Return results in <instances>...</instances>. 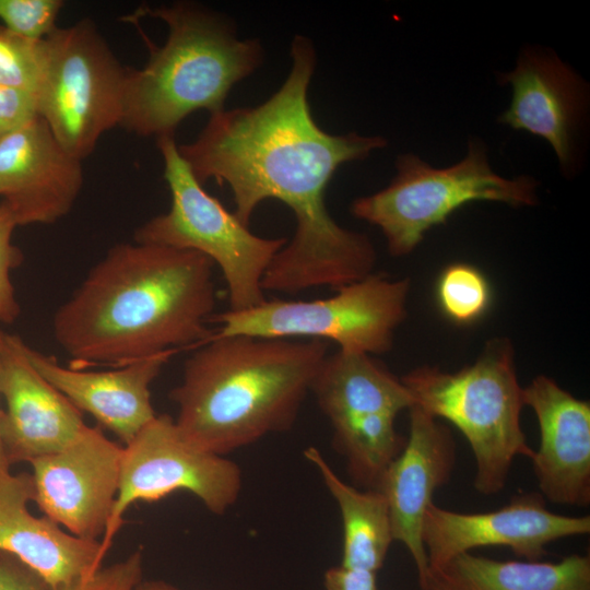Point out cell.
I'll return each instance as SVG.
<instances>
[{"label": "cell", "instance_id": "31", "mask_svg": "<svg viewBox=\"0 0 590 590\" xmlns=\"http://www.w3.org/2000/svg\"><path fill=\"white\" fill-rule=\"evenodd\" d=\"M377 573L335 566L323 576L326 590H377Z\"/></svg>", "mask_w": 590, "mask_h": 590}, {"label": "cell", "instance_id": "3", "mask_svg": "<svg viewBox=\"0 0 590 590\" xmlns=\"http://www.w3.org/2000/svg\"><path fill=\"white\" fill-rule=\"evenodd\" d=\"M328 355L320 340L212 334L169 392L193 445L221 456L288 429Z\"/></svg>", "mask_w": 590, "mask_h": 590}, {"label": "cell", "instance_id": "26", "mask_svg": "<svg viewBox=\"0 0 590 590\" xmlns=\"http://www.w3.org/2000/svg\"><path fill=\"white\" fill-rule=\"evenodd\" d=\"M62 7L60 0H0V20L10 31L39 40L57 30Z\"/></svg>", "mask_w": 590, "mask_h": 590}, {"label": "cell", "instance_id": "2", "mask_svg": "<svg viewBox=\"0 0 590 590\" xmlns=\"http://www.w3.org/2000/svg\"><path fill=\"white\" fill-rule=\"evenodd\" d=\"M214 268L191 250L117 244L55 311L54 338L75 368L200 345L213 334Z\"/></svg>", "mask_w": 590, "mask_h": 590}, {"label": "cell", "instance_id": "9", "mask_svg": "<svg viewBox=\"0 0 590 590\" xmlns=\"http://www.w3.org/2000/svg\"><path fill=\"white\" fill-rule=\"evenodd\" d=\"M45 42L38 113L62 148L82 161L104 132L121 123L127 67L90 20L57 27Z\"/></svg>", "mask_w": 590, "mask_h": 590}, {"label": "cell", "instance_id": "30", "mask_svg": "<svg viewBox=\"0 0 590 590\" xmlns=\"http://www.w3.org/2000/svg\"><path fill=\"white\" fill-rule=\"evenodd\" d=\"M0 590H54L35 570L0 551Z\"/></svg>", "mask_w": 590, "mask_h": 590}, {"label": "cell", "instance_id": "5", "mask_svg": "<svg viewBox=\"0 0 590 590\" xmlns=\"http://www.w3.org/2000/svg\"><path fill=\"white\" fill-rule=\"evenodd\" d=\"M401 381L413 405L450 422L465 437L475 459L479 493L497 494L507 483L514 460L532 458L534 450L520 424L523 388L507 338L489 340L472 365L456 373L422 366Z\"/></svg>", "mask_w": 590, "mask_h": 590}, {"label": "cell", "instance_id": "12", "mask_svg": "<svg viewBox=\"0 0 590 590\" xmlns=\"http://www.w3.org/2000/svg\"><path fill=\"white\" fill-rule=\"evenodd\" d=\"M589 532L590 516L553 512L540 493H522L488 512H458L432 503L422 540L429 569L482 546H506L524 560H541L550 543Z\"/></svg>", "mask_w": 590, "mask_h": 590}, {"label": "cell", "instance_id": "10", "mask_svg": "<svg viewBox=\"0 0 590 590\" xmlns=\"http://www.w3.org/2000/svg\"><path fill=\"white\" fill-rule=\"evenodd\" d=\"M240 468L225 456L189 441L175 418L156 415L123 447L119 486L102 538L106 554L125 511L135 502H157L178 491L194 495L214 515L225 514L238 499Z\"/></svg>", "mask_w": 590, "mask_h": 590}, {"label": "cell", "instance_id": "33", "mask_svg": "<svg viewBox=\"0 0 590 590\" xmlns=\"http://www.w3.org/2000/svg\"><path fill=\"white\" fill-rule=\"evenodd\" d=\"M3 330L0 326V342L2 337ZM1 397V394H0ZM2 417H3V410L0 408V471H9L10 470V463L7 459L3 442H2V436H1V424H2Z\"/></svg>", "mask_w": 590, "mask_h": 590}, {"label": "cell", "instance_id": "19", "mask_svg": "<svg viewBox=\"0 0 590 590\" xmlns=\"http://www.w3.org/2000/svg\"><path fill=\"white\" fill-rule=\"evenodd\" d=\"M34 484L30 473L0 471V551L39 574L54 590L95 574L105 553L99 541L78 538L46 516L27 509Z\"/></svg>", "mask_w": 590, "mask_h": 590}, {"label": "cell", "instance_id": "1", "mask_svg": "<svg viewBox=\"0 0 590 590\" xmlns=\"http://www.w3.org/2000/svg\"><path fill=\"white\" fill-rule=\"evenodd\" d=\"M291 70L267 101L253 107L211 114L198 138L178 145L202 184L227 185L235 214L246 225L260 203L278 200L295 217L293 237L275 255L264 292L297 294L316 287L337 290L374 273L375 247L363 233L339 225L324 196L337 169L387 146L380 135L331 134L316 122L308 90L317 63L312 42L296 35Z\"/></svg>", "mask_w": 590, "mask_h": 590}, {"label": "cell", "instance_id": "25", "mask_svg": "<svg viewBox=\"0 0 590 590\" xmlns=\"http://www.w3.org/2000/svg\"><path fill=\"white\" fill-rule=\"evenodd\" d=\"M47 62L44 39H31L0 25V84L37 94Z\"/></svg>", "mask_w": 590, "mask_h": 590}, {"label": "cell", "instance_id": "11", "mask_svg": "<svg viewBox=\"0 0 590 590\" xmlns=\"http://www.w3.org/2000/svg\"><path fill=\"white\" fill-rule=\"evenodd\" d=\"M123 447L86 426L62 450L32 460L33 500L78 538L98 541L116 502Z\"/></svg>", "mask_w": 590, "mask_h": 590}, {"label": "cell", "instance_id": "17", "mask_svg": "<svg viewBox=\"0 0 590 590\" xmlns=\"http://www.w3.org/2000/svg\"><path fill=\"white\" fill-rule=\"evenodd\" d=\"M498 79L512 88L510 105L499 122L547 141L562 169L568 170L586 108L585 82L555 54L536 48L523 49L515 69Z\"/></svg>", "mask_w": 590, "mask_h": 590}, {"label": "cell", "instance_id": "16", "mask_svg": "<svg viewBox=\"0 0 590 590\" xmlns=\"http://www.w3.org/2000/svg\"><path fill=\"white\" fill-rule=\"evenodd\" d=\"M523 403L534 412L540 445L532 469L540 494L573 507L590 505V403L575 398L553 378L536 376L523 388Z\"/></svg>", "mask_w": 590, "mask_h": 590}, {"label": "cell", "instance_id": "29", "mask_svg": "<svg viewBox=\"0 0 590 590\" xmlns=\"http://www.w3.org/2000/svg\"><path fill=\"white\" fill-rule=\"evenodd\" d=\"M39 116L34 94L0 84V139Z\"/></svg>", "mask_w": 590, "mask_h": 590}, {"label": "cell", "instance_id": "27", "mask_svg": "<svg viewBox=\"0 0 590 590\" xmlns=\"http://www.w3.org/2000/svg\"><path fill=\"white\" fill-rule=\"evenodd\" d=\"M19 226L12 209L3 200L0 203V326L13 323L21 307L11 281V271L24 260L22 250L12 243Z\"/></svg>", "mask_w": 590, "mask_h": 590}, {"label": "cell", "instance_id": "32", "mask_svg": "<svg viewBox=\"0 0 590 590\" xmlns=\"http://www.w3.org/2000/svg\"><path fill=\"white\" fill-rule=\"evenodd\" d=\"M134 590H179V589L173 585H169L161 580H150V581L141 580L138 583V586L134 588Z\"/></svg>", "mask_w": 590, "mask_h": 590}, {"label": "cell", "instance_id": "15", "mask_svg": "<svg viewBox=\"0 0 590 590\" xmlns=\"http://www.w3.org/2000/svg\"><path fill=\"white\" fill-rule=\"evenodd\" d=\"M82 184L81 160L62 148L40 116L0 139V196L19 226L67 215Z\"/></svg>", "mask_w": 590, "mask_h": 590}, {"label": "cell", "instance_id": "20", "mask_svg": "<svg viewBox=\"0 0 590 590\" xmlns=\"http://www.w3.org/2000/svg\"><path fill=\"white\" fill-rule=\"evenodd\" d=\"M310 392L331 426L375 413L398 415L413 405L401 378L361 352L338 350L328 354Z\"/></svg>", "mask_w": 590, "mask_h": 590}, {"label": "cell", "instance_id": "18", "mask_svg": "<svg viewBox=\"0 0 590 590\" xmlns=\"http://www.w3.org/2000/svg\"><path fill=\"white\" fill-rule=\"evenodd\" d=\"M35 369L81 412L91 414L125 445L155 416L150 386L178 352L166 351L109 370L66 367L26 343Z\"/></svg>", "mask_w": 590, "mask_h": 590}, {"label": "cell", "instance_id": "21", "mask_svg": "<svg viewBox=\"0 0 590 590\" xmlns=\"http://www.w3.org/2000/svg\"><path fill=\"white\" fill-rule=\"evenodd\" d=\"M422 590H590V557L559 562L497 560L461 553L429 568Z\"/></svg>", "mask_w": 590, "mask_h": 590}, {"label": "cell", "instance_id": "8", "mask_svg": "<svg viewBox=\"0 0 590 590\" xmlns=\"http://www.w3.org/2000/svg\"><path fill=\"white\" fill-rule=\"evenodd\" d=\"M334 291L327 298L267 299L246 310L215 314L214 334L330 340L339 350L369 355L390 351L406 316L410 280L371 273Z\"/></svg>", "mask_w": 590, "mask_h": 590}, {"label": "cell", "instance_id": "24", "mask_svg": "<svg viewBox=\"0 0 590 590\" xmlns=\"http://www.w3.org/2000/svg\"><path fill=\"white\" fill-rule=\"evenodd\" d=\"M436 295L442 312L459 324L479 320L488 309L492 298L485 275L468 263L446 267L438 278Z\"/></svg>", "mask_w": 590, "mask_h": 590}, {"label": "cell", "instance_id": "4", "mask_svg": "<svg viewBox=\"0 0 590 590\" xmlns=\"http://www.w3.org/2000/svg\"><path fill=\"white\" fill-rule=\"evenodd\" d=\"M163 20L168 36L163 46L149 43L142 69L127 67L120 126L141 137L174 134L191 113L224 109L235 84L263 62L259 39H240L226 16L192 2L146 9Z\"/></svg>", "mask_w": 590, "mask_h": 590}, {"label": "cell", "instance_id": "7", "mask_svg": "<svg viewBox=\"0 0 590 590\" xmlns=\"http://www.w3.org/2000/svg\"><path fill=\"white\" fill-rule=\"evenodd\" d=\"M169 210L142 224L134 241L199 252L217 267L227 286L229 309L263 304V276L287 238L256 235L234 212L208 193L178 151L174 134L157 138Z\"/></svg>", "mask_w": 590, "mask_h": 590}, {"label": "cell", "instance_id": "6", "mask_svg": "<svg viewBox=\"0 0 590 590\" xmlns=\"http://www.w3.org/2000/svg\"><path fill=\"white\" fill-rule=\"evenodd\" d=\"M396 168L386 188L355 199L350 208L353 216L381 231L394 257L411 253L428 229L444 224L469 202L494 201L514 208L538 203V181L531 176L496 174L479 140H472L465 156L449 167L435 168L405 153L398 156Z\"/></svg>", "mask_w": 590, "mask_h": 590}, {"label": "cell", "instance_id": "23", "mask_svg": "<svg viewBox=\"0 0 590 590\" xmlns=\"http://www.w3.org/2000/svg\"><path fill=\"white\" fill-rule=\"evenodd\" d=\"M398 415L375 413L332 426L333 441L344 457L353 482L376 489L390 463L405 446L406 437L396 428Z\"/></svg>", "mask_w": 590, "mask_h": 590}, {"label": "cell", "instance_id": "22", "mask_svg": "<svg viewBox=\"0 0 590 590\" xmlns=\"http://www.w3.org/2000/svg\"><path fill=\"white\" fill-rule=\"evenodd\" d=\"M334 498L342 519L341 566L377 573L393 541L389 508L376 489H358L339 477L315 447L304 451Z\"/></svg>", "mask_w": 590, "mask_h": 590}, {"label": "cell", "instance_id": "14", "mask_svg": "<svg viewBox=\"0 0 590 590\" xmlns=\"http://www.w3.org/2000/svg\"><path fill=\"white\" fill-rule=\"evenodd\" d=\"M409 415L405 446L385 471L376 491L387 500L393 541L402 543L411 554L421 585L428 570L423 520L434 493L451 477L456 441L448 426L422 409L413 405Z\"/></svg>", "mask_w": 590, "mask_h": 590}, {"label": "cell", "instance_id": "13", "mask_svg": "<svg viewBox=\"0 0 590 590\" xmlns=\"http://www.w3.org/2000/svg\"><path fill=\"white\" fill-rule=\"evenodd\" d=\"M25 342L3 331L0 394L5 401L1 436L11 464L58 452L86 428L81 411L32 365Z\"/></svg>", "mask_w": 590, "mask_h": 590}, {"label": "cell", "instance_id": "28", "mask_svg": "<svg viewBox=\"0 0 590 590\" xmlns=\"http://www.w3.org/2000/svg\"><path fill=\"white\" fill-rule=\"evenodd\" d=\"M142 552H133L125 559L102 566L92 576L59 590H134L142 580Z\"/></svg>", "mask_w": 590, "mask_h": 590}]
</instances>
